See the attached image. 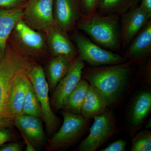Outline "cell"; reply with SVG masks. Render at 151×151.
Wrapping results in <instances>:
<instances>
[{"label": "cell", "instance_id": "1", "mask_svg": "<svg viewBox=\"0 0 151 151\" xmlns=\"http://www.w3.org/2000/svg\"><path fill=\"white\" fill-rule=\"evenodd\" d=\"M35 64L7 44L0 59V128H8L14 124L9 101L11 89L18 78L28 74Z\"/></svg>", "mask_w": 151, "mask_h": 151}, {"label": "cell", "instance_id": "2", "mask_svg": "<svg viewBox=\"0 0 151 151\" xmlns=\"http://www.w3.org/2000/svg\"><path fill=\"white\" fill-rule=\"evenodd\" d=\"M132 70L129 62L84 70V79L94 86L108 100L109 105L116 103L129 82Z\"/></svg>", "mask_w": 151, "mask_h": 151}, {"label": "cell", "instance_id": "3", "mask_svg": "<svg viewBox=\"0 0 151 151\" xmlns=\"http://www.w3.org/2000/svg\"><path fill=\"white\" fill-rule=\"evenodd\" d=\"M77 27L89 35L99 45L111 50H119L121 31L118 15L95 13L83 16Z\"/></svg>", "mask_w": 151, "mask_h": 151}, {"label": "cell", "instance_id": "4", "mask_svg": "<svg viewBox=\"0 0 151 151\" xmlns=\"http://www.w3.org/2000/svg\"><path fill=\"white\" fill-rule=\"evenodd\" d=\"M63 122L60 129L47 140L48 151L66 148L74 145L84 134L89 126V119L81 115L62 111Z\"/></svg>", "mask_w": 151, "mask_h": 151}, {"label": "cell", "instance_id": "5", "mask_svg": "<svg viewBox=\"0 0 151 151\" xmlns=\"http://www.w3.org/2000/svg\"><path fill=\"white\" fill-rule=\"evenodd\" d=\"M41 108L42 119L45 124L47 132L49 135L56 132L60 124V119L54 114L51 108L49 97V87L43 68L35 64L28 73Z\"/></svg>", "mask_w": 151, "mask_h": 151}, {"label": "cell", "instance_id": "6", "mask_svg": "<svg viewBox=\"0 0 151 151\" xmlns=\"http://www.w3.org/2000/svg\"><path fill=\"white\" fill-rule=\"evenodd\" d=\"M89 135L77 147L78 151H94L119 132L116 119L111 111L94 117Z\"/></svg>", "mask_w": 151, "mask_h": 151}, {"label": "cell", "instance_id": "7", "mask_svg": "<svg viewBox=\"0 0 151 151\" xmlns=\"http://www.w3.org/2000/svg\"><path fill=\"white\" fill-rule=\"evenodd\" d=\"M54 0H28L24 8L23 20L33 29L46 33L55 25Z\"/></svg>", "mask_w": 151, "mask_h": 151}, {"label": "cell", "instance_id": "8", "mask_svg": "<svg viewBox=\"0 0 151 151\" xmlns=\"http://www.w3.org/2000/svg\"><path fill=\"white\" fill-rule=\"evenodd\" d=\"M73 38L79 55L91 66L115 65L125 62L123 57L101 48L84 36L76 34Z\"/></svg>", "mask_w": 151, "mask_h": 151}, {"label": "cell", "instance_id": "9", "mask_svg": "<svg viewBox=\"0 0 151 151\" xmlns=\"http://www.w3.org/2000/svg\"><path fill=\"white\" fill-rule=\"evenodd\" d=\"M13 31L17 45L22 48L20 54L26 57H38L45 54L46 39L41 33L33 29L23 20L17 24Z\"/></svg>", "mask_w": 151, "mask_h": 151}, {"label": "cell", "instance_id": "10", "mask_svg": "<svg viewBox=\"0 0 151 151\" xmlns=\"http://www.w3.org/2000/svg\"><path fill=\"white\" fill-rule=\"evenodd\" d=\"M84 67V61L79 55L73 60L67 74L53 91L50 104L54 111L63 109L68 97L81 80Z\"/></svg>", "mask_w": 151, "mask_h": 151}, {"label": "cell", "instance_id": "11", "mask_svg": "<svg viewBox=\"0 0 151 151\" xmlns=\"http://www.w3.org/2000/svg\"><path fill=\"white\" fill-rule=\"evenodd\" d=\"M83 16L81 0H54L55 23L65 33L72 31Z\"/></svg>", "mask_w": 151, "mask_h": 151}, {"label": "cell", "instance_id": "12", "mask_svg": "<svg viewBox=\"0 0 151 151\" xmlns=\"http://www.w3.org/2000/svg\"><path fill=\"white\" fill-rule=\"evenodd\" d=\"M122 16L121 43L125 48L151 19V16L136 4Z\"/></svg>", "mask_w": 151, "mask_h": 151}, {"label": "cell", "instance_id": "13", "mask_svg": "<svg viewBox=\"0 0 151 151\" xmlns=\"http://www.w3.org/2000/svg\"><path fill=\"white\" fill-rule=\"evenodd\" d=\"M151 110V92L144 90L138 93L130 105L128 112V125L132 134L142 127Z\"/></svg>", "mask_w": 151, "mask_h": 151}, {"label": "cell", "instance_id": "14", "mask_svg": "<svg viewBox=\"0 0 151 151\" xmlns=\"http://www.w3.org/2000/svg\"><path fill=\"white\" fill-rule=\"evenodd\" d=\"M14 125L20 130L22 135L34 147L46 144V137L40 118L22 114L15 118Z\"/></svg>", "mask_w": 151, "mask_h": 151}, {"label": "cell", "instance_id": "15", "mask_svg": "<svg viewBox=\"0 0 151 151\" xmlns=\"http://www.w3.org/2000/svg\"><path fill=\"white\" fill-rule=\"evenodd\" d=\"M126 50L125 55L131 61L139 62L151 52V19L134 37Z\"/></svg>", "mask_w": 151, "mask_h": 151}, {"label": "cell", "instance_id": "16", "mask_svg": "<svg viewBox=\"0 0 151 151\" xmlns=\"http://www.w3.org/2000/svg\"><path fill=\"white\" fill-rule=\"evenodd\" d=\"M24 6L0 9V59L4 54L11 33L17 24L22 20Z\"/></svg>", "mask_w": 151, "mask_h": 151}, {"label": "cell", "instance_id": "17", "mask_svg": "<svg viewBox=\"0 0 151 151\" xmlns=\"http://www.w3.org/2000/svg\"><path fill=\"white\" fill-rule=\"evenodd\" d=\"M45 33L47 45L53 56L75 58L77 53L73 44L66 34L56 25L50 28Z\"/></svg>", "mask_w": 151, "mask_h": 151}, {"label": "cell", "instance_id": "18", "mask_svg": "<svg viewBox=\"0 0 151 151\" xmlns=\"http://www.w3.org/2000/svg\"><path fill=\"white\" fill-rule=\"evenodd\" d=\"M110 106L106 98L94 86L89 84L81 110V115L90 119L107 111Z\"/></svg>", "mask_w": 151, "mask_h": 151}, {"label": "cell", "instance_id": "19", "mask_svg": "<svg viewBox=\"0 0 151 151\" xmlns=\"http://www.w3.org/2000/svg\"><path fill=\"white\" fill-rule=\"evenodd\" d=\"M27 75L24 74L18 78L10 93V110L14 120L17 116L23 114L24 104L30 82Z\"/></svg>", "mask_w": 151, "mask_h": 151}, {"label": "cell", "instance_id": "20", "mask_svg": "<svg viewBox=\"0 0 151 151\" xmlns=\"http://www.w3.org/2000/svg\"><path fill=\"white\" fill-rule=\"evenodd\" d=\"M75 58L66 56H54L47 67L49 87L52 92L65 77Z\"/></svg>", "mask_w": 151, "mask_h": 151}, {"label": "cell", "instance_id": "21", "mask_svg": "<svg viewBox=\"0 0 151 151\" xmlns=\"http://www.w3.org/2000/svg\"><path fill=\"white\" fill-rule=\"evenodd\" d=\"M89 86L88 81L81 79L68 97L63 109L69 113L81 115V108Z\"/></svg>", "mask_w": 151, "mask_h": 151}, {"label": "cell", "instance_id": "22", "mask_svg": "<svg viewBox=\"0 0 151 151\" xmlns=\"http://www.w3.org/2000/svg\"><path fill=\"white\" fill-rule=\"evenodd\" d=\"M139 0H100L98 9L101 13L122 14L136 4Z\"/></svg>", "mask_w": 151, "mask_h": 151}, {"label": "cell", "instance_id": "23", "mask_svg": "<svg viewBox=\"0 0 151 151\" xmlns=\"http://www.w3.org/2000/svg\"><path fill=\"white\" fill-rule=\"evenodd\" d=\"M23 112V114L40 119L42 117L40 103L31 82L25 99Z\"/></svg>", "mask_w": 151, "mask_h": 151}, {"label": "cell", "instance_id": "24", "mask_svg": "<svg viewBox=\"0 0 151 151\" xmlns=\"http://www.w3.org/2000/svg\"><path fill=\"white\" fill-rule=\"evenodd\" d=\"M131 151H151V132L145 130L137 134L132 139Z\"/></svg>", "mask_w": 151, "mask_h": 151}, {"label": "cell", "instance_id": "25", "mask_svg": "<svg viewBox=\"0 0 151 151\" xmlns=\"http://www.w3.org/2000/svg\"><path fill=\"white\" fill-rule=\"evenodd\" d=\"M83 16L96 13L100 0H81Z\"/></svg>", "mask_w": 151, "mask_h": 151}, {"label": "cell", "instance_id": "26", "mask_svg": "<svg viewBox=\"0 0 151 151\" xmlns=\"http://www.w3.org/2000/svg\"><path fill=\"white\" fill-rule=\"evenodd\" d=\"M28 1V0H0V8L11 9L24 6Z\"/></svg>", "mask_w": 151, "mask_h": 151}, {"label": "cell", "instance_id": "27", "mask_svg": "<svg viewBox=\"0 0 151 151\" xmlns=\"http://www.w3.org/2000/svg\"><path fill=\"white\" fill-rule=\"evenodd\" d=\"M127 144V142L124 140H118L100 150V151H124L126 150Z\"/></svg>", "mask_w": 151, "mask_h": 151}, {"label": "cell", "instance_id": "28", "mask_svg": "<svg viewBox=\"0 0 151 151\" xmlns=\"http://www.w3.org/2000/svg\"><path fill=\"white\" fill-rule=\"evenodd\" d=\"M12 137V132L8 128H0V147L9 142Z\"/></svg>", "mask_w": 151, "mask_h": 151}, {"label": "cell", "instance_id": "29", "mask_svg": "<svg viewBox=\"0 0 151 151\" xmlns=\"http://www.w3.org/2000/svg\"><path fill=\"white\" fill-rule=\"evenodd\" d=\"M21 146L18 143H14L3 145L0 148V151H21Z\"/></svg>", "mask_w": 151, "mask_h": 151}, {"label": "cell", "instance_id": "30", "mask_svg": "<svg viewBox=\"0 0 151 151\" xmlns=\"http://www.w3.org/2000/svg\"><path fill=\"white\" fill-rule=\"evenodd\" d=\"M140 6L146 12L151 16V0H139Z\"/></svg>", "mask_w": 151, "mask_h": 151}, {"label": "cell", "instance_id": "31", "mask_svg": "<svg viewBox=\"0 0 151 151\" xmlns=\"http://www.w3.org/2000/svg\"><path fill=\"white\" fill-rule=\"evenodd\" d=\"M22 136L23 139H24L25 142L26 143V151H35V148H34V147L31 144L30 142L24 136Z\"/></svg>", "mask_w": 151, "mask_h": 151}, {"label": "cell", "instance_id": "32", "mask_svg": "<svg viewBox=\"0 0 151 151\" xmlns=\"http://www.w3.org/2000/svg\"><path fill=\"white\" fill-rule=\"evenodd\" d=\"M146 128L147 129H149L150 128H151V119H150V120H148L147 122L146 123Z\"/></svg>", "mask_w": 151, "mask_h": 151}]
</instances>
